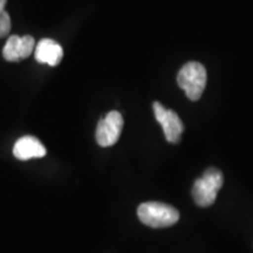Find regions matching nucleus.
<instances>
[{
    "mask_svg": "<svg viewBox=\"0 0 253 253\" xmlns=\"http://www.w3.org/2000/svg\"><path fill=\"white\" fill-rule=\"evenodd\" d=\"M207 71L204 66L195 61L185 63L177 75L178 86L185 91L186 96L191 101L201 99L207 86Z\"/></svg>",
    "mask_w": 253,
    "mask_h": 253,
    "instance_id": "nucleus-1",
    "label": "nucleus"
},
{
    "mask_svg": "<svg viewBox=\"0 0 253 253\" xmlns=\"http://www.w3.org/2000/svg\"><path fill=\"white\" fill-rule=\"evenodd\" d=\"M137 214L142 223L150 227L171 226L179 219V213L175 208L160 202L141 204Z\"/></svg>",
    "mask_w": 253,
    "mask_h": 253,
    "instance_id": "nucleus-2",
    "label": "nucleus"
},
{
    "mask_svg": "<svg viewBox=\"0 0 253 253\" xmlns=\"http://www.w3.org/2000/svg\"><path fill=\"white\" fill-rule=\"evenodd\" d=\"M223 185V175L216 168H210L203 173V176L196 179L192 196L196 204L199 207H210L216 201L217 194Z\"/></svg>",
    "mask_w": 253,
    "mask_h": 253,
    "instance_id": "nucleus-3",
    "label": "nucleus"
},
{
    "mask_svg": "<svg viewBox=\"0 0 253 253\" xmlns=\"http://www.w3.org/2000/svg\"><path fill=\"white\" fill-rule=\"evenodd\" d=\"M123 128V118L116 110L109 112L96 128V142L101 147H112L119 141Z\"/></svg>",
    "mask_w": 253,
    "mask_h": 253,
    "instance_id": "nucleus-4",
    "label": "nucleus"
},
{
    "mask_svg": "<svg viewBox=\"0 0 253 253\" xmlns=\"http://www.w3.org/2000/svg\"><path fill=\"white\" fill-rule=\"evenodd\" d=\"M155 118L162 126L164 135L168 142L170 143H178L181 140V135L183 132V123L178 115L173 110L166 109L160 102H155L154 106Z\"/></svg>",
    "mask_w": 253,
    "mask_h": 253,
    "instance_id": "nucleus-5",
    "label": "nucleus"
},
{
    "mask_svg": "<svg viewBox=\"0 0 253 253\" xmlns=\"http://www.w3.org/2000/svg\"><path fill=\"white\" fill-rule=\"evenodd\" d=\"M36 40L32 36H11L2 49V56L9 62H18L27 59L36 49Z\"/></svg>",
    "mask_w": 253,
    "mask_h": 253,
    "instance_id": "nucleus-6",
    "label": "nucleus"
},
{
    "mask_svg": "<svg viewBox=\"0 0 253 253\" xmlns=\"http://www.w3.org/2000/svg\"><path fill=\"white\" fill-rule=\"evenodd\" d=\"M34 58L38 62L46 65L58 66L63 58V49L60 43L52 39H41L36 45Z\"/></svg>",
    "mask_w": 253,
    "mask_h": 253,
    "instance_id": "nucleus-7",
    "label": "nucleus"
},
{
    "mask_svg": "<svg viewBox=\"0 0 253 253\" xmlns=\"http://www.w3.org/2000/svg\"><path fill=\"white\" fill-rule=\"evenodd\" d=\"M46 148L34 136H24V137L19 138L13 147L14 157L21 161L41 158L46 156Z\"/></svg>",
    "mask_w": 253,
    "mask_h": 253,
    "instance_id": "nucleus-8",
    "label": "nucleus"
},
{
    "mask_svg": "<svg viewBox=\"0 0 253 253\" xmlns=\"http://www.w3.org/2000/svg\"><path fill=\"white\" fill-rule=\"evenodd\" d=\"M7 0H0V38L8 36L11 31V18L5 11V6Z\"/></svg>",
    "mask_w": 253,
    "mask_h": 253,
    "instance_id": "nucleus-9",
    "label": "nucleus"
}]
</instances>
